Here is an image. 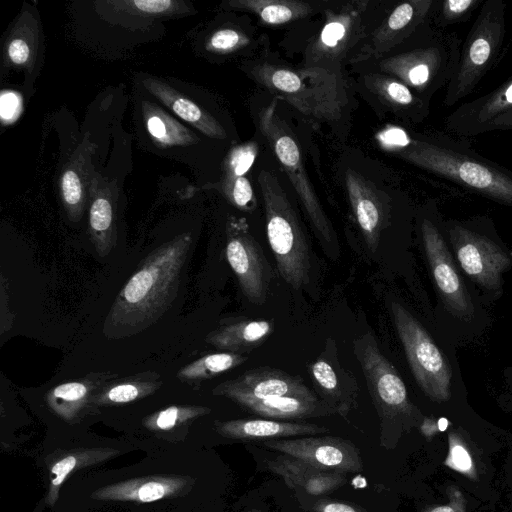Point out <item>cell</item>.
Segmentation results:
<instances>
[{"mask_svg":"<svg viewBox=\"0 0 512 512\" xmlns=\"http://www.w3.org/2000/svg\"><path fill=\"white\" fill-rule=\"evenodd\" d=\"M225 437L239 440H273L292 436H313L328 431L313 423L286 422L271 419H236L217 423Z\"/></svg>","mask_w":512,"mask_h":512,"instance_id":"obj_20","label":"cell"},{"mask_svg":"<svg viewBox=\"0 0 512 512\" xmlns=\"http://www.w3.org/2000/svg\"><path fill=\"white\" fill-rule=\"evenodd\" d=\"M162 385L160 375L155 372L111 379L95 397V404H124L153 394Z\"/></svg>","mask_w":512,"mask_h":512,"instance_id":"obj_26","label":"cell"},{"mask_svg":"<svg viewBox=\"0 0 512 512\" xmlns=\"http://www.w3.org/2000/svg\"><path fill=\"white\" fill-rule=\"evenodd\" d=\"M274 99L259 113V127L289 178L310 223L330 257L339 254L338 240L306 173L301 150L287 123L278 115Z\"/></svg>","mask_w":512,"mask_h":512,"instance_id":"obj_10","label":"cell"},{"mask_svg":"<svg viewBox=\"0 0 512 512\" xmlns=\"http://www.w3.org/2000/svg\"><path fill=\"white\" fill-rule=\"evenodd\" d=\"M224 193L238 209L252 211L256 207V198L250 181L245 176L226 177Z\"/></svg>","mask_w":512,"mask_h":512,"instance_id":"obj_36","label":"cell"},{"mask_svg":"<svg viewBox=\"0 0 512 512\" xmlns=\"http://www.w3.org/2000/svg\"><path fill=\"white\" fill-rule=\"evenodd\" d=\"M503 383L510 395H512V366L503 370Z\"/></svg>","mask_w":512,"mask_h":512,"instance_id":"obj_45","label":"cell"},{"mask_svg":"<svg viewBox=\"0 0 512 512\" xmlns=\"http://www.w3.org/2000/svg\"><path fill=\"white\" fill-rule=\"evenodd\" d=\"M258 154L256 143L251 142L235 147L227 160L226 177L245 176Z\"/></svg>","mask_w":512,"mask_h":512,"instance_id":"obj_38","label":"cell"},{"mask_svg":"<svg viewBox=\"0 0 512 512\" xmlns=\"http://www.w3.org/2000/svg\"><path fill=\"white\" fill-rule=\"evenodd\" d=\"M21 111V99L12 91H4L1 94L0 113L3 121L11 122L18 117Z\"/></svg>","mask_w":512,"mask_h":512,"instance_id":"obj_41","label":"cell"},{"mask_svg":"<svg viewBox=\"0 0 512 512\" xmlns=\"http://www.w3.org/2000/svg\"><path fill=\"white\" fill-rule=\"evenodd\" d=\"M114 377L115 374L91 373L80 380L59 384L47 392V404L60 416L72 418L86 404H95L99 391Z\"/></svg>","mask_w":512,"mask_h":512,"instance_id":"obj_23","label":"cell"},{"mask_svg":"<svg viewBox=\"0 0 512 512\" xmlns=\"http://www.w3.org/2000/svg\"><path fill=\"white\" fill-rule=\"evenodd\" d=\"M445 229L459 268L490 308L504 294V275L512 269V251L487 215L445 219Z\"/></svg>","mask_w":512,"mask_h":512,"instance_id":"obj_5","label":"cell"},{"mask_svg":"<svg viewBox=\"0 0 512 512\" xmlns=\"http://www.w3.org/2000/svg\"><path fill=\"white\" fill-rule=\"evenodd\" d=\"M249 38L234 28H221L215 31L207 42V49L216 53H229L246 46Z\"/></svg>","mask_w":512,"mask_h":512,"instance_id":"obj_37","label":"cell"},{"mask_svg":"<svg viewBox=\"0 0 512 512\" xmlns=\"http://www.w3.org/2000/svg\"><path fill=\"white\" fill-rule=\"evenodd\" d=\"M244 408L253 414L276 420L304 419L335 412L316 396H275L251 403Z\"/></svg>","mask_w":512,"mask_h":512,"instance_id":"obj_25","label":"cell"},{"mask_svg":"<svg viewBox=\"0 0 512 512\" xmlns=\"http://www.w3.org/2000/svg\"><path fill=\"white\" fill-rule=\"evenodd\" d=\"M61 197L71 220L81 218L83 210L84 191L77 172L67 169L60 180Z\"/></svg>","mask_w":512,"mask_h":512,"instance_id":"obj_34","label":"cell"},{"mask_svg":"<svg viewBox=\"0 0 512 512\" xmlns=\"http://www.w3.org/2000/svg\"><path fill=\"white\" fill-rule=\"evenodd\" d=\"M512 109V75L492 91L456 107L444 121L446 130L461 138L481 135L497 116Z\"/></svg>","mask_w":512,"mask_h":512,"instance_id":"obj_17","label":"cell"},{"mask_svg":"<svg viewBox=\"0 0 512 512\" xmlns=\"http://www.w3.org/2000/svg\"><path fill=\"white\" fill-rule=\"evenodd\" d=\"M76 465V459L73 456L65 457L64 459L57 462L52 468V474L55 477L52 480V487L58 489L62 482L66 479L68 474Z\"/></svg>","mask_w":512,"mask_h":512,"instance_id":"obj_42","label":"cell"},{"mask_svg":"<svg viewBox=\"0 0 512 512\" xmlns=\"http://www.w3.org/2000/svg\"><path fill=\"white\" fill-rule=\"evenodd\" d=\"M366 2L353 1L337 10L326 11V21L308 50L311 63L343 56L363 33Z\"/></svg>","mask_w":512,"mask_h":512,"instance_id":"obj_16","label":"cell"},{"mask_svg":"<svg viewBox=\"0 0 512 512\" xmlns=\"http://www.w3.org/2000/svg\"><path fill=\"white\" fill-rule=\"evenodd\" d=\"M262 444L268 449L295 457L325 471L343 474L362 469L358 449L352 442L340 437L304 436L265 440Z\"/></svg>","mask_w":512,"mask_h":512,"instance_id":"obj_13","label":"cell"},{"mask_svg":"<svg viewBox=\"0 0 512 512\" xmlns=\"http://www.w3.org/2000/svg\"><path fill=\"white\" fill-rule=\"evenodd\" d=\"M266 467L281 476L289 487L302 489L310 495L327 494L346 483L341 473L319 469L285 454L266 461Z\"/></svg>","mask_w":512,"mask_h":512,"instance_id":"obj_19","label":"cell"},{"mask_svg":"<svg viewBox=\"0 0 512 512\" xmlns=\"http://www.w3.org/2000/svg\"><path fill=\"white\" fill-rule=\"evenodd\" d=\"M345 186L349 201L365 242L375 252L385 222V206L375 187L358 172L347 169Z\"/></svg>","mask_w":512,"mask_h":512,"instance_id":"obj_18","label":"cell"},{"mask_svg":"<svg viewBox=\"0 0 512 512\" xmlns=\"http://www.w3.org/2000/svg\"><path fill=\"white\" fill-rule=\"evenodd\" d=\"M248 512H258V511H255V510H254V511H248Z\"/></svg>","mask_w":512,"mask_h":512,"instance_id":"obj_48","label":"cell"},{"mask_svg":"<svg viewBox=\"0 0 512 512\" xmlns=\"http://www.w3.org/2000/svg\"><path fill=\"white\" fill-rule=\"evenodd\" d=\"M170 490L171 486L168 483L149 481L138 486L137 490L131 489L129 493L123 495H126L124 498L136 499L141 502H152L163 498Z\"/></svg>","mask_w":512,"mask_h":512,"instance_id":"obj_39","label":"cell"},{"mask_svg":"<svg viewBox=\"0 0 512 512\" xmlns=\"http://www.w3.org/2000/svg\"><path fill=\"white\" fill-rule=\"evenodd\" d=\"M314 512H366L356 505L344 502L320 500L313 507Z\"/></svg>","mask_w":512,"mask_h":512,"instance_id":"obj_43","label":"cell"},{"mask_svg":"<svg viewBox=\"0 0 512 512\" xmlns=\"http://www.w3.org/2000/svg\"><path fill=\"white\" fill-rule=\"evenodd\" d=\"M210 409L199 406H171L151 416L149 422L161 430H168L178 423L209 413Z\"/></svg>","mask_w":512,"mask_h":512,"instance_id":"obj_35","label":"cell"},{"mask_svg":"<svg viewBox=\"0 0 512 512\" xmlns=\"http://www.w3.org/2000/svg\"><path fill=\"white\" fill-rule=\"evenodd\" d=\"M274 331L270 320L243 319L220 325L205 341L224 352L242 354L260 346Z\"/></svg>","mask_w":512,"mask_h":512,"instance_id":"obj_22","label":"cell"},{"mask_svg":"<svg viewBox=\"0 0 512 512\" xmlns=\"http://www.w3.org/2000/svg\"><path fill=\"white\" fill-rule=\"evenodd\" d=\"M145 88L169 107L184 121L192 124L206 136L224 139L226 132L221 124L196 103L155 77L142 80Z\"/></svg>","mask_w":512,"mask_h":512,"instance_id":"obj_21","label":"cell"},{"mask_svg":"<svg viewBox=\"0 0 512 512\" xmlns=\"http://www.w3.org/2000/svg\"><path fill=\"white\" fill-rule=\"evenodd\" d=\"M250 73L275 99L286 101L314 123L339 121L348 105L343 79L322 66L290 69L262 63L253 66Z\"/></svg>","mask_w":512,"mask_h":512,"instance_id":"obj_6","label":"cell"},{"mask_svg":"<svg viewBox=\"0 0 512 512\" xmlns=\"http://www.w3.org/2000/svg\"><path fill=\"white\" fill-rule=\"evenodd\" d=\"M142 112L146 128L151 138L160 146H188L197 141L196 135L163 109L144 101Z\"/></svg>","mask_w":512,"mask_h":512,"instance_id":"obj_27","label":"cell"},{"mask_svg":"<svg viewBox=\"0 0 512 512\" xmlns=\"http://www.w3.org/2000/svg\"><path fill=\"white\" fill-rule=\"evenodd\" d=\"M232 9L256 14L268 25L286 24L308 16L313 7L297 0H233L227 3Z\"/></svg>","mask_w":512,"mask_h":512,"instance_id":"obj_28","label":"cell"},{"mask_svg":"<svg viewBox=\"0 0 512 512\" xmlns=\"http://www.w3.org/2000/svg\"><path fill=\"white\" fill-rule=\"evenodd\" d=\"M390 312L410 372L423 396L438 406L464 401L466 387L457 347L433 321L426 323L400 302L391 301Z\"/></svg>","mask_w":512,"mask_h":512,"instance_id":"obj_4","label":"cell"},{"mask_svg":"<svg viewBox=\"0 0 512 512\" xmlns=\"http://www.w3.org/2000/svg\"><path fill=\"white\" fill-rule=\"evenodd\" d=\"M506 32V4L484 0L465 40L459 60L446 86L444 105L453 107L467 98L496 62Z\"/></svg>","mask_w":512,"mask_h":512,"instance_id":"obj_9","label":"cell"},{"mask_svg":"<svg viewBox=\"0 0 512 512\" xmlns=\"http://www.w3.org/2000/svg\"><path fill=\"white\" fill-rule=\"evenodd\" d=\"M226 258L243 295L253 304L265 303L273 272L243 219L232 218L227 223Z\"/></svg>","mask_w":512,"mask_h":512,"instance_id":"obj_12","label":"cell"},{"mask_svg":"<svg viewBox=\"0 0 512 512\" xmlns=\"http://www.w3.org/2000/svg\"><path fill=\"white\" fill-rule=\"evenodd\" d=\"M451 458L457 468L468 470L471 467V458L468 452L461 446H455L451 450Z\"/></svg>","mask_w":512,"mask_h":512,"instance_id":"obj_44","label":"cell"},{"mask_svg":"<svg viewBox=\"0 0 512 512\" xmlns=\"http://www.w3.org/2000/svg\"><path fill=\"white\" fill-rule=\"evenodd\" d=\"M409 49L380 63L382 71L407 85L425 100L448 85L455 72L461 41L454 32L425 24L412 37Z\"/></svg>","mask_w":512,"mask_h":512,"instance_id":"obj_7","label":"cell"},{"mask_svg":"<svg viewBox=\"0 0 512 512\" xmlns=\"http://www.w3.org/2000/svg\"><path fill=\"white\" fill-rule=\"evenodd\" d=\"M430 512H454V510L450 506H440V507L434 508Z\"/></svg>","mask_w":512,"mask_h":512,"instance_id":"obj_46","label":"cell"},{"mask_svg":"<svg viewBox=\"0 0 512 512\" xmlns=\"http://www.w3.org/2000/svg\"><path fill=\"white\" fill-rule=\"evenodd\" d=\"M247 356L233 352L211 353L182 367L177 378L181 382L194 384L242 365Z\"/></svg>","mask_w":512,"mask_h":512,"instance_id":"obj_30","label":"cell"},{"mask_svg":"<svg viewBox=\"0 0 512 512\" xmlns=\"http://www.w3.org/2000/svg\"><path fill=\"white\" fill-rule=\"evenodd\" d=\"M483 2L484 0L439 1L433 16L436 27L446 29L448 26L467 22Z\"/></svg>","mask_w":512,"mask_h":512,"instance_id":"obj_33","label":"cell"},{"mask_svg":"<svg viewBox=\"0 0 512 512\" xmlns=\"http://www.w3.org/2000/svg\"><path fill=\"white\" fill-rule=\"evenodd\" d=\"M311 375L318 391L326 398L327 404L344 414L348 410L341 397L338 377L333 367L325 360L318 359L311 365Z\"/></svg>","mask_w":512,"mask_h":512,"instance_id":"obj_31","label":"cell"},{"mask_svg":"<svg viewBox=\"0 0 512 512\" xmlns=\"http://www.w3.org/2000/svg\"><path fill=\"white\" fill-rule=\"evenodd\" d=\"M191 234L182 233L153 250L117 295L105 319L103 332L117 339L137 334L155 324L177 296Z\"/></svg>","mask_w":512,"mask_h":512,"instance_id":"obj_3","label":"cell"},{"mask_svg":"<svg viewBox=\"0 0 512 512\" xmlns=\"http://www.w3.org/2000/svg\"><path fill=\"white\" fill-rule=\"evenodd\" d=\"M114 10L141 16H168L183 12L185 3L172 0L108 1Z\"/></svg>","mask_w":512,"mask_h":512,"instance_id":"obj_32","label":"cell"},{"mask_svg":"<svg viewBox=\"0 0 512 512\" xmlns=\"http://www.w3.org/2000/svg\"><path fill=\"white\" fill-rule=\"evenodd\" d=\"M439 0H408L396 5L384 22L374 30L351 62L379 57L408 41L430 22Z\"/></svg>","mask_w":512,"mask_h":512,"instance_id":"obj_14","label":"cell"},{"mask_svg":"<svg viewBox=\"0 0 512 512\" xmlns=\"http://www.w3.org/2000/svg\"><path fill=\"white\" fill-rule=\"evenodd\" d=\"M90 238L99 256H107L116 244L115 211L110 197L96 192L89 210Z\"/></svg>","mask_w":512,"mask_h":512,"instance_id":"obj_29","label":"cell"},{"mask_svg":"<svg viewBox=\"0 0 512 512\" xmlns=\"http://www.w3.org/2000/svg\"><path fill=\"white\" fill-rule=\"evenodd\" d=\"M417 230L436 296L432 321L457 348L473 343L490 328L492 316L454 259L434 201L421 209Z\"/></svg>","mask_w":512,"mask_h":512,"instance_id":"obj_1","label":"cell"},{"mask_svg":"<svg viewBox=\"0 0 512 512\" xmlns=\"http://www.w3.org/2000/svg\"><path fill=\"white\" fill-rule=\"evenodd\" d=\"M243 408L275 396L315 397L303 379L270 367L248 370L240 376L218 384L212 391Z\"/></svg>","mask_w":512,"mask_h":512,"instance_id":"obj_15","label":"cell"},{"mask_svg":"<svg viewBox=\"0 0 512 512\" xmlns=\"http://www.w3.org/2000/svg\"><path fill=\"white\" fill-rule=\"evenodd\" d=\"M32 44L22 36L12 37L6 48L7 58L11 64L25 66L31 62Z\"/></svg>","mask_w":512,"mask_h":512,"instance_id":"obj_40","label":"cell"},{"mask_svg":"<svg viewBox=\"0 0 512 512\" xmlns=\"http://www.w3.org/2000/svg\"><path fill=\"white\" fill-rule=\"evenodd\" d=\"M355 354L379 414L393 418L411 413L413 406L407 387L397 369L380 351L371 332L355 340Z\"/></svg>","mask_w":512,"mask_h":512,"instance_id":"obj_11","label":"cell"},{"mask_svg":"<svg viewBox=\"0 0 512 512\" xmlns=\"http://www.w3.org/2000/svg\"><path fill=\"white\" fill-rule=\"evenodd\" d=\"M266 233L277 270L293 289L299 290L310 281V246L298 216L278 178L270 171L258 175Z\"/></svg>","mask_w":512,"mask_h":512,"instance_id":"obj_8","label":"cell"},{"mask_svg":"<svg viewBox=\"0 0 512 512\" xmlns=\"http://www.w3.org/2000/svg\"><path fill=\"white\" fill-rule=\"evenodd\" d=\"M447 426H448V421H447V419H446V418H441V419L439 420V425H438V427H439L440 431H444V430H446Z\"/></svg>","mask_w":512,"mask_h":512,"instance_id":"obj_47","label":"cell"},{"mask_svg":"<svg viewBox=\"0 0 512 512\" xmlns=\"http://www.w3.org/2000/svg\"><path fill=\"white\" fill-rule=\"evenodd\" d=\"M366 82L376 95L402 117L421 122L429 114L430 102L400 80L389 75L372 74L366 78Z\"/></svg>","mask_w":512,"mask_h":512,"instance_id":"obj_24","label":"cell"},{"mask_svg":"<svg viewBox=\"0 0 512 512\" xmlns=\"http://www.w3.org/2000/svg\"><path fill=\"white\" fill-rule=\"evenodd\" d=\"M380 142L414 166L512 208V170L479 154L469 142L441 132L410 135L397 127L384 131Z\"/></svg>","mask_w":512,"mask_h":512,"instance_id":"obj_2","label":"cell"}]
</instances>
